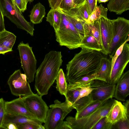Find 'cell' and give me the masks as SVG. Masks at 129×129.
Instances as JSON below:
<instances>
[{
    "label": "cell",
    "instance_id": "obj_14",
    "mask_svg": "<svg viewBox=\"0 0 129 129\" xmlns=\"http://www.w3.org/2000/svg\"><path fill=\"white\" fill-rule=\"evenodd\" d=\"M129 112L122 103L115 100L107 115L105 120L113 124L122 120L129 119Z\"/></svg>",
    "mask_w": 129,
    "mask_h": 129
},
{
    "label": "cell",
    "instance_id": "obj_26",
    "mask_svg": "<svg viewBox=\"0 0 129 129\" xmlns=\"http://www.w3.org/2000/svg\"><path fill=\"white\" fill-rule=\"evenodd\" d=\"M106 101L104 102L92 101L83 109L77 112L75 118L78 119L89 115L95 111Z\"/></svg>",
    "mask_w": 129,
    "mask_h": 129
},
{
    "label": "cell",
    "instance_id": "obj_6",
    "mask_svg": "<svg viewBox=\"0 0 129 129\" xmlns=\"http://www.w3.org/2000/svg\"><path fill=\"white\" fill-rule=\"evenodd\" d=\"M0 5L4 16L18 28L25 30L32 36H34L33 25L25 19L13 0H0Z\"/></svg>",
    "mask_w": 129,
    "mask_h": 129
},
{
    "label": "cell",
    "instance_id": "obj_41",
    "mask_svg": "<svg viewBox=\"0 0 129 129\" xmlns=\"http://www.w3.org/2000/svg\"><path fill=\"white\" fill-rule=\"evenodd\" d=\"M21 12L26 10L28 1L27 0H13Z\"/></svg>",
    "mask_w": 129,
    "mask_h": 129
},
{
    "label": "cell",
    "instance_id": "obj_27",
    "mask_svg": "<svg viewBox=\"0 0 129 129\" xmlns=\"http://www.w3.org/2000/svg\"><path fill=\"white\" fill-rule=\"evenodd\" d=\"M56 80V88L60 93L66 98L67 83L66 79L62 69H59L55 79Z\"/></svg>",
    "mask_w": 129,
    "mask_h": 129
},
{
    "label": "cell",
    "instance_id": "obj_28",
    "mask_svg": "<svg viewBox=\"0 0 129 129\" xmlns=\"http://www.w3.org/2000/svg\"><path fill=\"white\" fill-rule=\"evenodd\" d=\"M81 88L77 86L74 83L67 84V89L66 99L72 105L77 100Z\"/></svg>",
    "mask_w": 129,
    "mask_h": 129
},
{
    "label": "cell",
    "instance_id": "obj_9",
    "mask_svg": "<svg viewBox=\"0 0 129 129\" xmlns=\"http://www.w3.org/2000/svg\"><path fill=\"white\" fill-rule=\"evenodd\" d=\"M26 75L20 69L16 70L7 81L12 94L16 96H26L34 93L32 92Z\"/></svg>",
    "mask_w": 129,
    "mask_h": 129
},
{
    "label": "cell",
    "instance_id": "obj_23",
    "mask_svg": "<svg viewBox=\"0 0 129 129\" xmlns=\"http://www.w3.org/2000/svg\"><path fill=\"white\" fill-rule=\"evenodd\" d=\"M65 11L75 16L82 21L87 23L89 15L85 3L78 7Z\"/></svg>",
    "mask_w": 129,
    "mask_h": 129
},
{
    "label": "cell",
    "instance_id": "obj_12",
    "mask_svg": "<svg viewBox=\"0 0 129 129\" xmlns=\"http://www.w3.org/2000/svg\"><path fill=\"white\" fill-rule=\"evenodd\" d=\"M129 61V44L126 42L124 44L122 51L112 69L108 83L112 85L116 84Z\"/></svg>",
    "mask_w": 129,
    "mask_h": 129
},
{
    "label": "cell",
    "instance_id": "obj_31",
    "mask_svg": "<svg viewBox=\"0 0 129 129\" xmlns=\"http://www.w3.org/2000/svg\"><path fill=\"white\" fill-rule=\"evenodd\" d=\"M95 79L99 80L95 73L85 76L74 83L78 87L90 86V84Z\"/></svg>",
    "mask_w": 129,
    "mask_h": 129
},
{
    "label": "cell",
    "instance_id": "obj_30",
    "mask_svg": "<svg viewBox=\"0 0 129 129\" xmlns=\"http://www.w3.org/2000/svg\"><path fill=\"white\" fill-rule=\"evenodd\" d=\"M60 9L61 12L69 19L83 39L85 36V32L83 25V23L85 22L82 21L78 18L66 11Z\"/></svg>",
    "mask_w": 129,
    "mask_h": 129
},
{
    "label": "cell",
    "instance_id": "obj_44",
    "mask_svg": "<svg viewBox=\"0 0 129 129\" xmlns=\"http://www.w3.org/2000/svg\"><path fill=\"white\" fill-rule=\"evenodd\" d=\"M0 129H18L17 124L12 123H8L2 126Z\"/></svg>",
    "mask_w": 129,
    "mask_h": 129
},
{
    "label": "cell",
    "instance_id": "obj_7",
    "mask_svg": "<svg viewBox=\"0 0 129 129\" xmlns=\"http://www.w3.org/2000/svg\"><path fill=\"white\" fill-rule=\"evenodd\" d=\"M110 20L112 26L113 37L108 54L111 58L117 49L126 41L129 36V20L121 17Z\"/></svg>",
    "mask_w": 129,
    "mask_h": 129
},
{
    "label": "cell",
    "instance_id": "obj_29",
    "mask_svg": "<svg viewBox=\"0 0 129 129\" xmlns=\"http://www.w3.org/2000/svg\"><path fill=\"white\" fill-rule=\"evenodd\" d=\"M108 10V9L103 6L102 4L97 6L95 10L89 16L87 23H91L98 21L102 17H107Z\"/></svg>",
    "mask_w": 129,
    "mask_h": 129
},
{
    "label": "cell",
    "instance_id": "obj_8",
    "mask_svg": "<svg viewBox=\"0 0 129 129\" xmlns=\"http://www.w3.org/2000/svg\"><path fill=\"white\" fill-rule=\"evenodd\" d=\"M20 55L21 66L29 83L34 80L36 71L37 61L32 50L28 43L21 42L17 48Z\"/></svg>",
    "mask_w": 129,
    "mask_h": 129
},
{
    "label": "cell",
    "instance_id": "obj_34",
    "mask_svg": "<svg viewBox=\"0 0 129 129\" xmlns=\"http://www.w3.org/2000/svg\"><path fill=\"white\" fill-rule=\"evenodd\" d=\"M129 129V119L118 121L112 124V129Z\"/></svg>",
    "mask_w": 129,
    "mask_h": 129
},
{
    "label": "cell",
    "instance_id": "obj_13",
    "mask_svg": "<svg viewBox=\"0 0 129 129\" xmlns=\"http://www.w3.org/2000/svg\"><path fill=\"white\" fill-rule=\"evenodd\" d=\"M99 21L102 48L101 52L105 55H107L113 37L112 24L110 20L107 17H101Z\"/></svg>",
    "mask_w": 129,
    "mask_h": 129
},
{
    "label": "cell",
    "instance_id": "obj_37",
    "mask_svg": "<svg viewBox=\"0 0 129 129\" xmlns=\"http://www.w3.org/2000/svg\"><path fill=\"white\" fill-rule=\"evenodd\" d=\"M5 102L3 98H0V129L2 125L6 113Z\"/></svg>",
    "mask_w": 129,
    "mask_h": 129
},
{
    "label": "cell",
    "instance_id": "obj_24",
    "mask_svg": "<svg viewBox=\"0 0 129 129\" xmlns=\"http://www.w3.org/2000/svg\"><path fill=\"white\" fill-rule=\"evenodd\" d=\"M61 13L60 9H51L48 13L46 17V21L54 28V30H57L60 23Z\"/></svg>",
    "mask_w": 129,
    "mask_h": 129
},
{
    "label": "cell",
    "instance_id": "obj_16",
    "mask_svg": "<svg viewBox=\"0 0 129 129\" xmlns=\"http://www.w3.org/2000/svg\"><path fill=\"white\" fill-rule=\"evenodd\" d=\"M114 95L117 100L125 101L129 94V70L122 75L117 81Z\"/></svg>",
    "mask_w": 129,
    "mask_h": 129
},
{
    "label": "cell",
    "instance_id": "obj_36",
    "mask_svg": "<svg viewBox=\"0 0 129 129\" xmlns=\"http://www.w3.org/2000/svg\"><path fill=\"white\" fill-rule=\"evenodd\" d=\"M85 3L90 16L95 10L97 6V0H85Z\"/></svg>",
    "mask_w": 129,
    "mask_h": 129
},
{
    "label": "cell",
    "instance_id": "obj_47",
    "mask_svg": "<svg viewBox=\"0 0 129 129\" xmlns=\"http://www.w3.org/2000/svg\"><path fill=\"white\" fill-rule=\"evenodd\" d=\"M109 0H97L99 3H105L107 2Z\"/></svg>",
    "mask_w": 129,
    "mask_h": 129
},
{
    "label": "cell",
    "instance_id": "obj_46",
    "mask_svg": "<svg viewBox=\"0 0 129 129\" xmlns=\"http://www.w3.org/2000/svg\"><path fill=\"white\" fill-rule=\"evenodd\" d=\"M125 102L123 104V105L126 108L127 110L129 112V101L128 100H127L125 101Z\"/></svg>",
    "mask_w": 129,
    "mask_h": 129
},
{
    "label": "cell",
    "instance_id": "obj_45",
    "mask_svg": "<svg viewBox=\"0 0 129 129\" xmlns=\"http://www.w3.org/2000/svg\"><path fill=\"white\" fill-rule=\"evenodd\" d=\"M73 3L74 7H76L85 4V0H73Z\"/></svg>",
    "mask_w": 129,
    "mask_h": 129
},
{
    "label": "cell",
    "instance_id": "obj_1",
    "mask_svg": "<svg viewBox=\"0 0 129 129\" xmlns=\"http://www.w3.org/2000/svg\"><path fill=\"white\" fill-rule=\"evenodd\" d=\"M81 49L66 65V77L69 83H75L85 76L95 73L103 57L100 51Z\"/></svg>",
    "mask_w": 129,
    "mask_h": 129
},
{
    "label": "cell",
    "instance_id": "obj_2",
    "mask_svg": "<svg viewBox=\"0 0 129 129\" xmlns=\"http://www.w3.org/2000/svg\"><path fill=\"white\" fill-rule=\"evenodd\" d=\"M60 51H51L36 72L35 89L39 95H47L54 83L63 61Z\"/></svg>",
    "mask_w": 129,
    "mask_h": 129
},
{
    "label": "cell",
    "instance_id": "obj_4",
    "mask_svg": "<svg viewBox=\"0 0 129 129\" xmlns=\"http://www.w3.org/2000/svg\"><path fill=\"white\" fill-rule=\"evenodd\" d=\"M44 126L45 129H67L68 126L63 120L74 109L72 104L66 99L64 102L57 100L49 106Z\"/></svg>",
    "mask_w": 129,
    "mask_h": 129
},
{
    "label": "cell",
    "instance_id": "obj_33",
    "mask_svg": "<svg viewBox=\"0 0 129 129\" xmlns=\"http://www.w3.org/2000/svg\"><path fill=\"white\" fill-rule=\"evenodd\" d=\"M106 117L100 119L93 126L92 129H112V124L107 122L105 120Z\"/></svg>",
    "mask_w": 129,
    "mask_h": 129
},
{
    "label": "cell",
    "instance_id": "obj_17",
    "mask_svg": "<svg viewBox=\"0 0 129 129\" xmlns=\"http://www.w3.org/2000/svg\"><path fill=\"white\" fill-rule=\"evenodd\" d=\"M16 36L6 29L0 32V54L13 51L12 47L15 43Z\"/></svg>",
    "mask_w": 129,
    "mask_h": 129
},
{
    "label": "cell",
    "instance_id": "obj_32",
    "mask_svg": "<svg viewBox=\"0 0 129 129\" xmlns=\"http://www.w3.org/2000/svg\"><path fill=\"white\" fill-rule=\"evenodd\" d=\"M92 101L89 95L79 99L72 105L74 109L78 112L83 109Z\"/></svg>",
    "mask_w": 129,
    "mask_h": 129
},
{
    "label": "cell",
    "instance_id": "obj_21",
    "mask_svg": "<svg viewBox=\"0 0 129 129\" xmlns=\"http://www.w3.org/2000/svg\"><path fill=\"white\" fill-rule=\"evenodd\" d=\"M108 9L116 14L121 15L129 10V0H109Z\"/></svg>",
    "mask_w": 129,
    "mask_h": 129
},
{
    "label": "cell",
    "instance_id": "obj_42",
    "mask_svg": "<svg viewBox=\"0 0 129 129\" xmlns=\"http://www.w3.org/2000/svg\"><path fill=\"white\" fill-rule=\"evenodd\" d=\"M50 7L51 9H56L58 8L62 0H48Z\"/></svg>",
    "mask_w": 129,
    "mask_h": 129
},
{
    "label": "cell",
    "instance_id": "obj_22",
    "mask_svg": "<svg viewBox=\"0 0 129 129\" xmlns=\"http://www.w3.org/2000/svg\"><path fill=\"white\" fill-rule=\"evenodd\" d=\"M46 14L44 6L40 3L37 4L33 7L29 15L31 22L34 24L41 23Z\"/></svg>",
    "mask_w": 129,
    "mask_h": 129
},
{
    "label": "cell",
    "instance_id": "obj_39",
    "mask_svg": "<svg viewBox=\"0 0 129 129\" xmlns=\"http://www.w3.org/2000/svg\"><path fill=\"white\" fill-rule=\"evenodd\" d=\"M129 37L128 36L127 39L125 43L120 46L116 50L114 55L111 58L112 59L111 62V70L115 63L117 58L121 54L123 48L124 44L127 42L129 41Z\"/></svg>",
    "mask_w": 129,
    "mask_h": 129
},
{
    "label": "cell",
    "instance_id": "obj_38",
    "mask_svg": "<svg viewBox=\"0 0 129 129\" xmlns=\"http://www.w3.org/2000/svg\"><path fill=\"white\" fill-rule=\"evenodd\" d=\"M74 7L73 0H62L58 8L68 10Z\"/></svg>",
    "mask_w": 129,
    "mask_h": 129
},
{
    "label": "cell",
    "instance_id": "obj_11",
    "mask_svg": "<svg viewBox=\"0 0 129 129\" xmlns=\"http://www.w3.org/2000/svg\"><path fill=\"white\" fill-rule=\"evenodd\" d=\"M116 85L111 84L102 80H94L90 84L92 90L89 95L91 101L104 102L112 99Z\"/></svg>",
    "mask_w": 129,
    "mask_h": 129
},
{
    "label": "cell",
    "instance_id": "obj_20",
    "mask_svg": "<svg viewBox=\"0 0 129 129\" xmlns=\"http://www.w3.org/2000/svg\"><path fill=\"white\" fill-rule=\"evenodd\" d=\"M85 32V36L90 35L93 36L102 46L101 32L99 20L91 23L85 22L83 24Z\"/></svg>",
    "mask_w": 129,
    "mask_h": 129
},
{
    "label": "cell",
    "instance_id": "obj_25",
    "mask_svg": "<svg viewBox=\"0 0 129 129\" xmlns=\"http://www.w3.org/2000/svg\"><path fill=\"white\" fill-rule=\"evenodd\" d=\"M80 48H85L101 52L102 50L101 46L93 36L90 35H85L82 39Z\"/></svg>",
    "mask_w": 129,
    "mask_h": 129
},
{
    "label": "cell",
    "instance_id": "obj_35",
    "mask_svg": "<svg viewBox=\"0 0 129 129\" xmlns=\"http://www.w3.org/2000/svg\"><path fill=\"white\" fill-rule=\"evenodd\" d=\"M18 129H45L44 126H39L32 124L25 123L17 124Z\"/></svg>",
    "mask_w": 129,
    "mask_h": 129
},
{
    "label": "cell",
    "instance_id": "obj_48",
    "mask_svg": "<svg viewBox=\"0 0 129 129\" xmlns=\"http://www.w3.org/2000/svg\"><path fill=\"white\" fill-rule=\"evenodd\" d=\"M28 2H33L34 0H27Z\"/></svg>",
    "mask_w": 129,
    "mask_h": 129
},
{
    "label": "cell",
    "instance_id": "obj_40",
    "mask_svg": "<svg viewBox=\"0 0 129 129\" xmlns=\"http://www.w3.org/2000/svg\"><path fill=\"white\" fill-rule=\"evenodd\" d=\"M92 88L90 86H86L81 88L80 91L79 95L77 101L82 98L89 95L92 92Z\"/></svg>",
    "mask_w": 129,
    "mask_h": 129
},
{
    "label": "cell",
    "instance_id": "obj_19",
    "mask_svg": "<svg viewBox=\"0 0 129 129\" xmlns=\"http://www.w3.org/2000/svg\"><path fill=\"white\" fill-rule=\"evenodd\" d=\"M111 60L103 57L95 73L99 80L108 82L111 71Z\"/></svg>",
    "mask_w": 129,
    "mask_h": 129
},
{
    "label": "cell",
    "instance_id": "obj_43",
    "mask_svg": "<svg viewBox=\"0 0 129 129\" xmlns=\"http://www.w3.org/2000/svg\"><path fill=\"white\" fill-rule=\"evenodd\" d=\"M4 16L3 11L0 5V32L3 31L5 30Z\"/></svg>",
    "mask_w": 129,
    "mask_h": 129
},
{
    "label": "cell",
    "instance_id": "obj_18",
    "mask_svg": "<svg viewBox=\"0 0 129 129\" xmlns=\"http://www.w3.org/2000/svg\"><path fill=\"white\" fill-rule=\"evenodd\" d=\"M9 123H12L16 124L29 123L39 126L42 125V123L38 120L31 118L22 115L6 113L2 126Z\"/></svg>",
    "mask_w": 129,
    "mask_h": 129
},
{
    "label": "cell",
    "instance_id": "obj_15",
    "mask_svg": "<svg viewBox=\"0 0 129 129\" xmlns=\"http://www.w3.org/2000/svg\"><path fill=\"white\" fill-rule=\"evenodd\" d=\"M5 108L6 113L22 115L38 120L29 111L21 96L11 101L5 102Z\"/></svg>",
    "mask_w": 129,
    "mask_h": 129
},
{
    "label": "cell",
    "instance_id": "obj_5",
    "mask_svg": "<svg viewBox=\"0 0 129 129\" xmlns=\"http://www.w3.org/2000/svg\"><path fill=\"white\" fill-rule=\"evenodd\" d=\"M115 100L110 99L106 101L100 107L89 115L76 119L69 116L66 119L67 123L70 129H92L102 118L107 115Z\"/></svg>",
    "mask_w": 129,
    "mask_h": 129
},
{
    "label": "cell",
    "instance_id": "obj_10",
    "mask_svg": "<svg viewBox=\"0 0 129 129\" xmlns=\"http://www.w3.org/2000/svg\"><path fill=\"white\" fill-rule=\"evenodd\" d=\"M42 97L34 93L21 98L29 112L38 120L44 123L49 109Z\"/></svg>",
    "mask_w": 129,
    "mask_h": 129
},
{
    "label": "cell",
    "instance_id": "obj_3",
    "mask_svg": "<svg viewBox=\"0 0 129 129\" xmlns=\"http://www.w3.org/2000/svg\"><path fill=\"white\" fill-rule=\"evenodd\" d=\"M61 12L59 28L54 30L56 41L60 46H65L70 50L80 48L82 38L69 19Z\"/></svg>",
    "mask_w": 129,
    "mask_h": 129
}]
</instances>
